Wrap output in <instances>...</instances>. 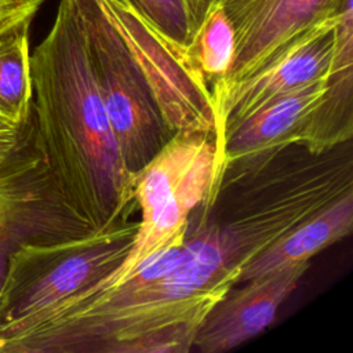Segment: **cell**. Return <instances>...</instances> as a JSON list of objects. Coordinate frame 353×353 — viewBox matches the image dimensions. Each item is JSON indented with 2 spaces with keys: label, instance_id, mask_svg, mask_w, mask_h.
I'll return each mask as SVG.
<instances>
[{
  "label": "cell",
  "instance_id": "cell-1",
  "mask_svg": "<svg viewBox=\"0 0 353 353\" xmlns=\"http://www.w3.org/2000/svg\"><path fill=\"white\" fill-rule=\"evenodd\" d=\"M30 74L41 148L65 200L92 230L128 222L134 174L106 114L77 0H59Z\"/></svg>",
  "mask_w": 353,
  "mask_h": 353
},
{
  "label": "cell",
  "instance_id": "cell-2",
  "mask_svg": "<svg viewBox=\"0 0 353 353\" xmlns=\"http://www.w3.org/2000/svg\"><path fill=\"white\" fill-rule=\"evenodd\" d=\"M230 288L218 263L183 240L142 262L123 284L70 296L28 320L0 342V353H116L163 327L201 323Z\"/></svg>",
  "mask_w": 353,
  "mask_h": 353
},
{
  "label": "cell",
  "instance_id": "cell-3",
  "mask_svg": "<svg viewBox=\"0 0 353 353\" xmlns=\"http://www.w3.org/2000/svg\"><path fill=\"white\" fill-rule=\"evenodd\" d=\"M216 159L214 137L174 134L149 163L134 172L132 194L141 221L131 247L110 273L76 296L114 288L150 256L183 243L190 214L211 194Z\"/></svg>",
  "mask_w": 353,
  "mask_h": 353
},
{
  "label": "cell",
  "instance_id": "cell-4",
  "mask_svg": "<svg viewBox=\"0 0 353 353\" xmlns=\"http://www.w3.org/2000/svg\"><path fill=\"white\" fill-rule=\"evenodd\" d=\"M137 226L128 221L73 240L21 245L0 290V342L110 273L127 255Z\"/></svg>",
  "mask_w": 353,
  "mask_h": 353
},
{
  "label": "cell",
  "instance_id": "cell-5",
  "mask_svg": "<svg viewBox=\"0 0 353 353\" xmlns=\"http://www.w3.org/2000/svg\"><path fill=\"white\" fill-rule=\"evenodd\" d=\"M106 114L134 174L171 139L150 88L103 0H77Z\"/></svg>",
  "mask_w": 353,
  "mask_h": 353
},
{
  "label": "cell",
  "instance_id": "cell-6",
  "mask_svg": "<svg viewBox=\"0 0 353 353\" xmlns=\"http://www.w3.org/2000/svg\"><path fill=\"white\" fill-rule=\"evenodd\" d=\"M103 1L172 135L203 134L214 137L218 142L211 94L190 70L185 48L156 32L127 0Z\"/></svg>",
  "mask_w": 353,
  "mask_h": 353
},
{
  "label": "cell",
  "instance_id": "cell-7",
  "mask_svg": "<svg viewBox=\"0 0 353 353\" xmlns=\"http://www.w3.org/2000/svg\"><path fill=\"white\" fill-rule=\"evenodd\" d=\"M92 230L61 193L43 161L0 182V290L11 255L25 244H51L83 237Z\"/></svg>",
  "mask_w": 353,
  "mask_h": 353
},
{
  "label": "cell",
  "instance_id": "cell-8",
  "mask_svg": "<svg viewBox=\"0 0 353 353\" xmlns=\"http://www.w3.org/2000/svg\"><path fill=\"white\" fill-rule=\"evenodd\" d=\"M327 88L328 76L280 95L226 132L218 148L211 193L221 181L256 171L290 145H301Z\"/></svg>",
  "mask_w": 353,
  "mask_h": 353
},
{
  "label": "cell",
  "instance_id": "cell-9",
  "mask_svg": "<svg viewBox=\"0 0 353 353\" xmlns=\"http://www.w3.org/2000/svg\"><path fill=\"white\" fill-rule=\"evenodd\" d=\"M338 12L310 29L274 62L244 80L229 84L219 94L214 103L218 148L226 132L268 102L328 76Z\"/></svg>",
  "mask_w": 353,
  "mask_h": 353
},
{
  "label": "cell",
  "instance_id": "cell-10",
  "mask_svg": "<svg viewBox=\"0 0 353 353\" xmlns=\"http://www.w3.org/2000/svg\"><path fill=\"white\" fill-rule=\"evenodd\" d=\"M307 269L309 261L233 285L203 319L193 350L223 353L265 331Z\"/></svg>",
  "mask_w": 353,
  "mask_h": 353
},
{
  "label": "cell",
  "instance_id": "cell-11",
  "mask_svg": "<svg viewBox=\"0 0 353 353\" xmlns=\"http://www.w3.org/2000/svg\"><path fill=\"white\" fill-rule=\"evenodd\" d=\"M342 0H261L234 26L236 52L219 94L236 81L266 68L319 23L332 18ZM215 109V108H214Z\"/></svg>",
  "mask_w": 353,
  "mask_h": 353
},
{
  "label": "cell",
  "instance_id": "cell-12",
  "mask_svg": "<svg viewBox=\"0 0 353 353\" xmlns=\"http://www.w3.org/2000/svg\"><path fill=\"white\" fill-rule=\"evenodd\" d=\"M353 228V190L317 211L251 261L237 284L310 261L331 244L349 236Z\"/></svg>",
  "mask_w": 353,
  "mask_h": 353
},
{
  "label": "cell",
  "instance_id": "cell-13",
  "mask_svg": "<svg viewBox=\"0 0 353 353\" xmlns=\"http://www.w3.org/2000/svg\"><path fill=\"white\" fill-rule=\"evenodd\" d=\"M30 22L21 21L0 33V114L15 125L25 123L33 110Z\"/></svg>",
  "mask_w": 353,
  "mask_h": 353
},
{
  "label": "cell",
  "instance_id": "cell-14",
  "mask_svg": "<svg viewBox=\"0 0 353 353\" xmlns=\"http://www.w3.org/2000/svg\"><path fill=\"white\" fill-rule=\"evenodd\" d=\"M236 52L234 29L221 6H216L200 23L185 48V58L194 76L214 95L228 79Z\"/></svg>",
  "mask_w": 353,
  "mask_h": 353
},
{
  "label": "cell",
  "instance_id": "cell-15",
  "mask_svg": "<svg viewBox=\"0 0 353 353\" xmlns=\"http://www.w3.org/2000/svg\"><path fill=\"white\" fill-rule=\"evenodd\" d=\"M134 10L163 37L186 48L193 32L185 0H127Z\"/></svg>",
  "mask_w": 353,
  "mask_h": 353
},
{
  "label": "cell",
  "instance_id": "cell-16",
  "mask_svg": "<svg viewBox=\"0 0 353 353\" xmlns=\"http://www.w3.org/2000/svg\"><path fill=\"white\" fill-rule=\"evenodd\" d=\"M200 324L185 321L163 327L121 345L116 353H189Z\"/></svg>",
  "mask_w": 353,
  "mask_h": 353
},
{
  "label": "cell",
  "instance_id": "cell-17",
  "mask_svg": "<svg viewBox=\"0 0 353 353\" xmlns=\"http://www.w3.org/2000/svg\"><path fill=\"white\" fill-rule=\"evenodd\" d=\"M46 0H0V33L25 19H33Z\"/></svg>",
  "mask_w": 353,
  "mask_h": 353
},
{
  "label": "cell",
  "instance_id": "cell-18",
  "mask_svg": "<svg viewBox=\"0 0 353 353\" xmlns=\"http://www.w3.org/2000/svg\"><path fill=\"white\" fill-rule=\"evenodd\" d=\"M219 1L221 0H185L193 34L200 23L204 21V18L219 4Z\"/></svg>",
  "mask_w": 353,
  "mask_h": 353
},
{
  "label": "cell",
  "instance_id": "cell-19",
  "mask_svg": "<svg viewBox=\"0 0 353 353\" xmlns=\"http://www.w3.org/2000/svg\"><path fill=\"white\" fill-rule=\"evenodd\" d=\"M26 120H28V119H26ZM22 124H23V123H22ZM22 124H19V125H22ZM19 125L12 124L10 120H7L4 116H1V114H0V134L14 131V130H17Z\"/></svg>",
  "mask_w": 353,
  "mask_h": 353
}]
</instances>
